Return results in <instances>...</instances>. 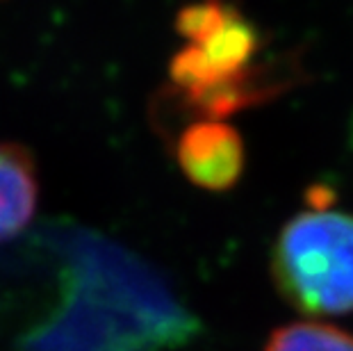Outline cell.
<instances>
[{"instance_id":"3","label":"cell","mask_w":353,"mask_h":351,"mask_svg":"<svg viewBox=\"0 0 353 351\" xmlns=\"http://www.w3.org/2000/svg\"><path fill=\"white\" fill-rule=\"evenodd\" d=\"M278 290L307 315L353 312V214L314 203L281 228L272 251Z\"/></svg>"},{"instance_id":"6","label":"cell","mask_w":353,"mask_h":351,"mask_svg":"<svg viewBox=\"0 0 353 351\" xmlns=\"http://www.w3.org/2000/svg\"><path fill=\"white\" fill-rule=\"evenodd\" d=\"M265 351H353V335L317 322H294L276 328Z\"/></svg>"},{"instance_id":"5","label":"cell","mask_w":353,"mask_h":351,"mask_svg":"<svg viewBox=\"0 0 353 351\" xmlns=\"http://www.w3.org/2000/svg\"><path fill=\"white\" fill-rule=\"evenodd\" d=\"M39 171L32 153L17 141H0V242L19 235L37 212Z\"/></svg>"},{"instance_id":"2","label":"cell","mask_w":353,"mask_h":351,"mask_svg":"<svg viewBox=\"0 0 353 351\" xmlns=\"http://www.w3.org/2000/svg\"><path fill=\"white\" fill-rule=\"evenodd\" d=\"M183 46L169 62L176 119H226L288 89L294 71L267 59V39L235 0H194L176 17Z\"/></svg>"},{"instance_id":"1","label":"cell","mask_w":353,"mask_h":351,"mask_svg":"<svg viewBox=\"0 0 353 351\" xmlns=\"http://www.w3.org/2000/svg\"><path fill=\"white\" fill-rule=\"evenodd\" d=\"M194 333L196 319L151 265L105 237L80 235L62 301L26 351H171Z\"/></svg>"},{"instance_id":"4","label":"cell","mask_w":353,"mask_h":351,"mask_svg":"<svg viewBox=\"0 0 353 351\" xmlns=\"http://www.w3.org/2000/svg\"><path fill=\"white\" fill-rule=\"evenodd\" d=\"M174 155L192 185L208 192L235 188L246 167L242 135L223 119H192L176 130Z\"/></svg>"}]
</instances>
